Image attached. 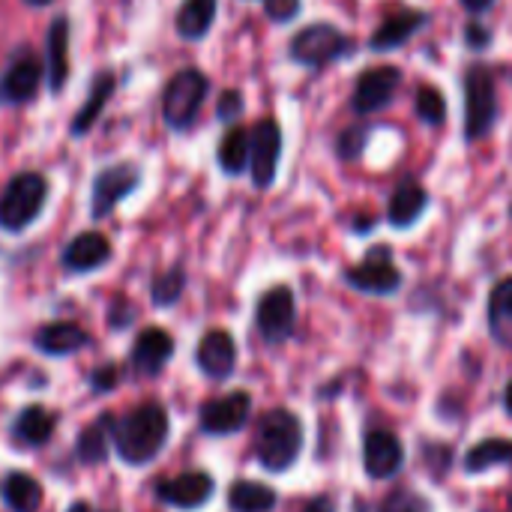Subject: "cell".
Listing matches in <instances>:
<instances>
[{"instance_id":"4","label":"cell","mask_w":512,"mask_h":512,"mask_svg":"<svg viewBox=\"0 0 512 512\" xmlns=\"http://www.w3.org/2000/svg\"><path fill=\"white\" fill-rule=\"evenodd\" d=\"M45 198H48V186L39 174L27 171V174L12 177L0 195V228L9 234L24 231L27 225L39 219Z\"/></svg>"},{"instance_id":"24","label":"cell","mask_w":512,"mask_h":512,"mask_svg":"<svg viewBox=\"0 0 512 512\" xmlns=\"http://www.w3.org/2000/svg\"><path fill=\"white\" fill-rule=\"evenodd\" d=\"M219 0H183L177 12V33L183 39H204L216 21Z\"/></svg>"},{"instance_id":"11","label":"cell","mask_w":512,"mask_h":512,"mask_svg":"<svg viewBox=\"0 0 512 512\" xmlns=\"http://www.w3.org/2000/svg\"><path fill=\"white\" fill-rule=\"evenodd\" d=\"M141 183V171L135 165H108L96 174L93 180V195H90V213L93 219H105L135 186Z\"/></svg>"},{"instance_id":"42","label":"cell","mask_w":512,"mask_h":512,"mask_svg":"<svg viewBox=\"0 0 512 512\" xmlns=\"http://www.w3.org/2000/svg\"><path fill=\"white\" fill-rule=\"evenodd\" d=\"M372 228H375V219H372V216H360V219L354 222V231H357V234H366V231H372Z\"/></svg>"},{"instance_id":"1","label":"cell","mask_w":512,"mask_h":512,"mask_svg":"<svg viewBox=\"0 0 512 512\" xmlns=\"http://www.w3.org/2000/svg\"><path fill=\"white\" fill-rule=\"evenodd\" d=\"M165 441H168V414L156 402L132 408L123 420L111 426V444L117 447V456L129 465L153 462L162 453Z\"/></svg>"},{"instance_id":"34","label":"cell","mask_w":512,"mask_h":512,"mask_svg":"<svg viewBox=\"0 0 512 512\" xmlns=\"http://www.w3.org/2000/svg\"><path fill=\"white\" fill-rule=\"evenodd\" d=\"M183 288H186V276H183L180 267H174V270L162 273V276L153 282V303H156V306H171V303L180 300Z\"/></svg>"},{"instance_id":"3","label":"cell","mask_w":512,"mask_h":512,"mask_svg":"<svg viewBox=\"0 0 512 512\" xmlns=\"http://www.w3.org/2000/svg\"><path fill=\"white\" fill-rule=\"evenodd\" d=\"M354 48V39L345 36L336 24L330 21H315L291 39V60L309 69H324L342 57H348Z\"/></svg>"},{"instance_id":"43","label":"cell","mask_w":512,"mask_h":512,"mask_svg":"<svg viewBox=\"0 0 512 512\" xmlns=\"http://www.w3.org/2000/svg\"><path fill=\"white\" fill-rule=\"evenodd\" d=\"M504 411L512 417V381L507 384V390H504Z\"/></svg>"},{"instance_id":"37","label":"cell","mask_w":512,"mask_h":512,"mask_svg":"<svg viewBox=\"0 0 512 512\" xmlns=\"http://www.w3.org/2000/svg\"><path fill=\"white\" fill-rule=\"evenodd\" d=\"M216 114H219V120L234 123L243 114V93L240 90H225L219 105H216Z\"/></svg>"},{"instance_id":"25","label":"cell","mask_w":512,"mask_h":512,"mask_svg":"<svg viewBox=\"0 0 512 512\" xmlns=\"http://www.w3.org/2000/svg\"><path fill=\"white\" fill-rule=\"evenodd\" d=\"M54 426H57V417H54L51 411H45V408H39V405H30V408H24V411L18 414L12 435H15L21 444H27V447H39V444H45V441L54 435Z\"/></svg>"},{"instance_id":"40","label":"cell","mask_w":512,"mask_h":512,"mask_svg":"<svg viewBox=\"0 0 512 512\" xmlns=\"http://www.w3.org/2000/svg\"><path fill=\"white\" fill-rule=\"evenodd\" d=\"M303 512H336V501L333 498H327V495H318V498H312Z\"/></svg>"},{"instance_id":"41","label":"cell","mask_w":512,"mask_h":512,"mask_svg":"<svg viewBox=\"0 0 512 512\" xmlns=\"http://www.w3.org/2000/svg\"><path fill=\"white\" fill-rule=\"evenodd\" d=\"M471 15H483V12H489L492 6H495V0H459Z\"/></svg>"},{"instance_id":"39","label":"cell","mask_w":512,"mask_h":512,"mask_svg":"<svg viewBox=\"0 0 512 512\" xmlns=\"http://www.w3.org/2000/svg\"><path fill=\"white\" fill-rule=\"evenodd\" d=\"M90 384H93V390H111L117 384V369L114 366H105V369L93 372Z\"/></svg>"},{"instance_id":"33","label":"cell","mask_w":512,"mask_h":512,"mask_svg":"<svg viewBox=\"0 0 512 512\" xmlns=\"http://www.w3.org/2000/svg\"><path fill=\"white\" fill-rule=\"evenodd\" d=\"M366 144H369V126H363V123L345 126L339 132V138H336V156L345 159V162H354V159L363 156Z\"/></svg>"},{"instance_id":"38","label":"cell","mask_w":512,"mask_h":512,"mask_svg":"<svg viewBox=\"0 0 512 512\" xmlns=\"http://www.w3.org/2000/svg\"><path fill=\"white\" fill-rule=\"evenodd\" d=\"M465 42H468L474 51H483V48H489V42H492V30H489L486 24H480V21H471V24L465 27Z\"/></svg>"},{"instance_id":"27","label":"cell","mask_w":512,"mask_h":512,"mask_svg":"<svg viewBox=\"0 0 512 512\" xmlns=\"http://www.w3.org/2000/svg\"><path fill=\"white\" fill-rule=\"evenodd\" d=\"M498 465H512V438H489V441H480L465 456V471L468 474H483V471L498 468Z\"/></svg>"},{"instance_id":"8","label":"cell","mask_w":512,"mask_h":512,"mask_svg":"<svg viewBox=\"0 0 512 512\" xmlns=\"http://www.w3.org/2000/svg\"><path fill=\"white\" fill-rule=\"evenodd\" d=\"M282 159V126L273 117H264L249 132V174L258 189L273 186Z\"/></svg>"},{"instance_id":"22","label":"cell","mask_w":512,"mask_h":512,"mask_svg":"<svg viewBox=\"0 0 512 512\" xmlns=\"http://www.w3.org/2000/svg\"><path fill=\"white\" fill-rule=\"evenodd\" d=\"M87 342H90V336H87L78 324H69V321L45 324V327L36 330V336H33L36 351H42V354H48V357L75 354V351L87 348Z\"/></svg>"},{"instance_id":"26","label":"cell","mask_w":512,"mask_h":512,"mask_svg":"<svg viewBox=\"0 0 512 512\" xmlns=\"http://www.w3.org/2000/svg\"><path fill=\"white\" fill-rule=\"evenodd\" d=\"M114 84H117V81H114L111 72H102V75L93 81L84 108H81V111L75 114V120H72V135H84L87 129H93V123L99 120L102 108L108 105V99H111V93H114Z\"/></svg>"},{"instance_id":"31","label":"cell","mask_w":512,"mask_h":512,"mask_svg":"<svg viewBox=\"0 0 512 512\" xmlns=\"http://www.w3.org/2000/svg\"><path fill=\"white\" fill-rule=\"evenodd\" d=\"M111 417H102L99 423H93V426H87L81 435H78V447H75V453H78V462H84V465H102L105 459H108V438H105V432H108V423Z\"/></svg>"},{"instance_id":"10","label":"cell","mask_w":512,"mask_h":512,"mask_svg":"<svg viewBox=\"0 0 512 512\" xmlns=\"http://www.w3.org/2000/svg\"><path fill=\"white\" fill-rule=\"evenodd\" d=\"M402 84V69L399 66H369L360 72L357 84H354V99L351 108L357 114H375L381 108H387L396 96Z\"/></svg>"},{"instance_id":"32","label":"cell","mask_w":512,"mask_h":512,"mask_svg":"<svg viewBox=\"0 0 512 512\" xmlns=\"http://www.w3.org/2000/svg\"><path fill=\"white\" fill-rule=\"evenodd\" d=\"M414 108L420 114V120H426L429 126H441L444 117H447V99L438 87L432 84H423L417 90V99H414Z\"/></svg>"},{"instance_id":"7","label":"cell","mask_w":512,"mask_h":512,"mask_svg":"<svg viewBox=\"0 0 512 512\" xmlns=\"http://www.w3.org/2000/svg\"><path fill=\"white\" fill-rule=\"evenodd\" d=\"M345 282L360 294L390 297L402 288V270L393 264L390 246H375L366 252V258L357 267L345 270Z\"/></svg>"},{"instance_id":"9","label":"cell","mask_w":512,"mask_h":512,"mask_svg":"<svg viewBox=\"0 0 512 512\" xmlns=\"http://www.w3.org/2000/svg\"><path fill=\"white\" fill-rule=\"evenodd\" d=\"M255 324L258 333L267 345H279L285 339H291L294 324H297V303H294V291L288 285H276L270 288L255 309Z\"/></svg>"},{"instance_id":"45","label":"cell","mask_w":512,"mask_h":512,"mask_svg":"<svg viewBox=\"0 0 512 512\" xmlns=\"http://www.w3.org/2000/svg\"><path fill=\"white\" fill-rule=\"evenodd\" d=\"M24 3H30V6H45L48 0H24Z\"/></svg>"},{"instance_id":"19","label":"cell","mask_w":512,"mask_h":512,"mask_svg":"<svg viewBox=\"0 0 512 512\" xmlns=\"http://www.w3.org/2000/svg\"><path fill=\"white\" fill-rule=\"evenodd\" d=\"M111 258V243L105 240V234L99 231H84L78 234L66 252H63V267L69 273H90L96 267H102Z\"/></svg>"},{"instance_id":"18","label":"cell","mask_w":512,"mask_h":512,"mask_svg":"<svg viewBox=\"0 0 512 512\" xmlns=\"http://www.w3.org/2000/svg\"><path fill=\"white\" fill-rule=\"evenodd\" d=\"M45 75L51 93H60L69 78V21L54 18L45 36Z\"/></svg>"},{"instance_id":"21","label":"cell","mask_w":512,"mask_h":512,"mask_svg":"<svg viewBox=\"0 0 512 512\" xmlns=\"http://www.w3.org/2000/svg\"><path fill=\"white\" fill-rule=\"evenodd\" d=\"M174 354V339L159 330V327H150L144 330L138 339H135V348H132V366L141 372V375H159V369L171 360Z\"/></svg>"},{"instance_id":"29","label":"cell","mask_w":512,"mask_h":512,"mask_svg":"<svg viewBox=\"0 0 512 512\" xmlns=\"http://www.w3.org/2000/svg\"><path fill=\"white\" fill-rule=\"evenodd\" d=\"M216 159H219V168L225 174H243L246 165H249V132L234 126L222 135L219 141V150H216Z\"/></svg>"},{"instance_id":"14","label":"cell","mask_w":512,"mask_h":512,"mask_svg":"<svg viewBox=\"0 0 512 512\" xmlns=\"http://www.w3.org/2000/svg\"><path fill=\"white\" fill-rule=\"evenodd\" d=\"M405 465V447L393 432L375 429L363 441V468L372 480H390Z\"/></svg>"},{"instance_id":"15","label":"cell","mask_w":512,"mask_h":512,"mask_svg":"<svg viewBox=\"0 0 512 512\" xmlns=\"http://www.w3.org/2000/svg\"><path fill=\"white\" fill-rule=\"evenodd\" d=\"M201 372L213 381H225L234 366H237V345L231 339V333L225 330H210L201 342H198V354H195Z\"/></svg>"},{"instance_id":"17","label":"cell","mask_w":512,"mask_h":512,"mask_svg":"<svg viewBox=\"0 0 512 512\" xmlns=\"http://www.w3.org/2000/svg\"><path fill=\"white\" fill-rule=\"evenodd\" d=\"M429 15L423 9H402L390 18H384V24L372 33L369 39V48L372 51H393V48H402L414 33H420L426 27Z\"/></svg>"},{"instance_id":"28","label":"cell","mask_w":512,"mask_h":512,"mask_svg":"<svg viewBox=\"0 0 512 512\" xmlns=\"http://www.w3.org/2000/svg\"><path fill=\"white\" fill-rule=\"evenodd\" d=\"M228 507L234 512H270L276 507V492L264 483L240 480L228 492Z\"/></svg>"},{"instance_id":"46","label":"cell","mask_w":512,"mask_h":512,"mask_svg":"<svg viewBox=\"0 0 512 512\" xmlns=\"http://www.w3.org/2000/svg\"><path fill=\"white\" fill-rule=\"evenodd\" d=\"M510 213H512V210H510Z\"/></svg>"},{"instance_id":"30","label":"cell","mask_w":512,"mask_h":512,"mask_svg":"<svg viewBox=\"0 0 512 512\" xmlns=\"http://www.w3.org/2000/svg\"><path fill=\"white\" fill-rule=\"evenodd\" d=\"M3 495H6V504L12 507V512H36L42 504V489L27 474H9Z\"/></svg>"},{"instance_id":"20","label":"cell","mask_w":512,"mask_h":512,"mask_svg":"<svg viewBox=\"0 0 512 512\" xmlns=\"http://www.w3.org/2000/svg\"><path fill=\"white\" fill-rule=\"evenodd\" d=\"M429 207V192L420 183H402L393 189L390 201H387V222L393 228H411L420 222V216Z\"/></svg>"},{"instance_id":"2","label":"cell","mask_w":512,"mask_h":512,"mask_svg":"<svg viewBox=\"0 0 512 512\" xmlns=\"http://www.w3.org/2000/svg\"><path fill=\"white\" fill-rule=\"evenodd\" d=\"M303 450V423L297 414L288 408H276L264 414L258 423V438H255V456L264 471L270 474H285Z\"/></svg>"},{"instance_id":"12","label":"cell","mask_w":512,"mask_h":512,"mask_svg":"<svg viewBox=\"0 0 512 512\" xmlns=\"http://www.w3.org/2000/svg\"><path fill=\"white\" fill-rule=\"evenodd\" d=\"M249 414H252V396L246 390H234L219 399H210L201 408L198 420L207 435H234L246 426Z\"/></svg>"},{"instance_id":"36","label":"cell","mask_w":512,"mask_h":512,"mask_svg":"<svg viewBox=\"0 0 512 512\" xmlns=\"http://www.w3.org/2000/svg\"><path fill=\"white\" fill-rule=\"evenodd\" d=\"M300 0H264V12L276 24H288L300 15Z\"/></svg>"},{"instance_id":"13","label":"cell","mask_w":512,"mask_h":512,"mask_svg":"<svg viewBox=\"0 0 512 512\" xmlns=\"http://www.w3.org/2000/svg\"><path fill=\"white\" fill-rule=\"evenodd\" d=\"M42 81V66L30 51H18L6 72L0 75V102L3 105H24L36 96Z\"/></svg>"},{"instance_id":"6","label":"cell","mask_w":512,"mask_h":512,"mask_svg":"<svg viewBox=\"0 0 512 512\" xmlns=\"http://www.w3.org/2000/svg\"><path fill=\"white\" fill-rule=\"evenodd\" d=\"M210 90V81L201 69H180L168 84H165V93H162V117L171 129H186L204 96Z\"/></svg>"},{"instance_id":"16","label":"cell","mask_w":512,"mask_h":512,"mask_svg":"<svg viewBox=\"0 0 512 512\" xmlns=\"http://www.w3.org/2000/svg\"><path fill=\"white\" fill-rule=\"evenodd\" d=\"M210 495H213V477L201 471L180 474L159 486V498L177 510H198L201 504L210 501Z\"/></svg>"},{"instance_id":"35","label":"cell","mask_w":512,"mask_h":512,"mask_svg":"<svg viewBox=\"0 0 512 512\" xmlns=\"http://www.w3.org/2000/svg\"><path fill=\"white\" fill-rule=\"evenodd\" d=\"M378 512H432V504L411 489H396L381 501Z\"/></svg>"},{"instance_id":"5","label":"cell","mask_w":512,"mask_h":512,"mask_svg":"<svg viewBox=\"0 0 512 512\" xmlns=\"http://www.w3.org/2000/svg\"><path fill=\"white\" fill-rule=\"evenodd\" d=\"M498 120V93L495 78L486 66H471L465 72V141H480L492 132Z\"/></svg>"},{"instance_id":"23","label":"cell","mask_w":512,"mask_h":512,"mask_svg":"<svg viewBox=\"0 0 512 512\" xmlns=\"http://www.w3.org/2000/svg\"><path fill=\"white\" fill-rule=\"evenodd\" d=\"M486 318H489V333L492 339L512 351V276L501 279L492 294H489V306H486Z\"/></svg>"},{"instance_id":"44","label":"cell","mask_w":512,"mask_h":512,"mask_svg":"<svg viewBox=\"0 0 512 512\" xmlns=\"http://www.w3.org/2000/svg\"><path fill=\"white\" fill-rule=\"evenodd\" d=\"M66 512H90V510H87V504H72Z\"/></svg>"}]
</instances>
